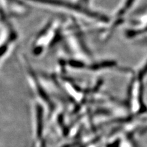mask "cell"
<instances>
[{
  "instance_id": "6da1fadb",
  "label": "cell",
  "mask_w": 147,
  "mask_h": 147,
  "mask_svg": "<svg viewBox=\"0 0 147 147\" xmlns=\"http://www.w3.org/2000/svg\"><path fill=\"white\" fill-rule=\"evenodd\" d=\"M30 5L63 12L69 16L82 19L97 27L106 25L109 15L96 9L91 0H25Z\"/></svg>"
},
{
  "instance_id": "7a4b0ae2",
  "label": "cell",
  "mask_w": 147,
  "mask_h": 147,
  "mask_svg": "<svg viewBox=\"0 0 147 147\" xmlns=\"http://www.w3.org/2000/svg\"><path fill=\"white\" fill-rule=\"evenodd\" d=\"M63 42L65 43L64 20L51 18L35 35L31 45V54L42 57Z\"/></svg>"
},
{
  "instance_id": "3957f363",
  "label": "cell",
  "mask_w": 147,
  "mask_h": 147,
  "mask_svg": "<svg viewBox=\"0 0 147 147\" xmlns=\"http://www.w3.org/2000/svg\"><path fill=\"white\" fill-rule=\"evenodd\" d=\"M77 18L69 16L64 20L65 43L72 52L74 57L91 60L93 59V53L87 43L84 28Z\"/></svg>"
},
{
  "instance_id": "277c9868",
  "label": "cell",
  "mask_w": 147,
  "mask_h": 147,
  "mask_svg": "<svg viewBox=\"0 0 147 147\" xmlns=\"http://www.w3.org/2000/svg\"><path fill=\"white\" fill-rule=\"evenodd\" d=\"M134 1V0H122L111 14H109L110 18L107 24L98 28L101 42H107L111 39L116 31L123 25Z\"/></svg>"
},
{
  "instance_id": "5b68a950",
  "label": "cell",
  "mask_w": 147,
  "mask_h": 147,
  "mask_svg": "<svg viewBox=\"0 0 147 147\" xmlns=\"http://www.w3.org/2000/svg\"><path fill=\"white\" fill-rule=\"evenodd\" d=\"M1 65L14 50L20 35L12 18L1 15Z\"/></svg>"
},
{
  "instance_id": "8992f818",
  "label": "cell",
  "mask_w": 147,
  "mask_h": 147,
  "mask_svg": "<svg viewBox=\"0 0 147 147\" xmlns=\"http://www.w3.org/2000/svg\"><path fill=\"white\" fill-rule=\"evenodd\" d=\"M31 5L25 0H1V14L11 18L25 17Z\"/></svg>"
}]
</instances>
